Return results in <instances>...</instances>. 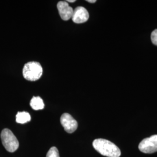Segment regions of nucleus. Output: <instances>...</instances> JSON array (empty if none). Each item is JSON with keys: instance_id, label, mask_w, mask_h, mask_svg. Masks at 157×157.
Segmentation results:
<instances>
[{"instance_id": "nucleus-11", "label": "nucleus", "mask_w": 157, "mask_h": 157, "mask_svg": "<svg viewBox=\"0 0 157 157\" xmlns=\"http://www.w3.org/2000/svg\"><path fill=\"white\" fill-rule=\"evenodd\" d=\"M151 39L153 44L157 46V29L154 30L151 33Z\"/></svg>"}, {"instance_id": "nucleus-9", "label": "nucleus", "mask_w": 157, "mask_h": 157, "mask_svg": "<svg viewBox=\"0 0 157 157\" xmlns=\"http://www.w3.org/2000/svg\"><path fill=\"white\" fill-rule=\"evenodd\" d=\"M31 121V117L27 112H18L16 115V122L18 124H24Z\"/></svg>"}, {"instance_id": "nucleus-13", "label": "nucleus", "mask_w": 157, "mask_h": 157, "mask_svg": "<svg viewBox=\"0 0 157 157\" xmlns=\"http://www.w3.org/2000/svg\"><path fill=\"white\" fill-rule=\"evenodd\" d=\"M75 1H76L75 0H71H71H68L67 2H75Z\"/></svg>"}, {"instance_id": "nucleus-2", "label": "nucleus", "mask_w": 157, "mask_h": 157, "mask_svg": "<svg viewBox=\"0 0 157 157\" xmlns=\"http://www.w3.org/2000/svg\"><path fill=\"white\" fill-rule=\"evenodd\" d=\"M43 67L37 62H29L26 63L23 68V75L29 81H36L43 75Z\"/></svg>"}, {"instance_id": "nucleus-10", "label": "nucleus", "mask_w": 157, "mask_h": 157, "mask_svg": "<svg viewBox=\"0 0 157 157\" xmlns=\"http://www.w3.org/2000/svg\"><path fill=\"white\" fill-rule=\"evenodd\" d=\"M46 157H59V154L58 149L56 147H51L47 152Z\"/></svg>"}, {"instance_id": "nucleus-6", "label": "nucleus", "mask_w": 157, "mask_h": 157, "mask_svg": "<svg viewBox=\"0 0 157 157\" xmlns=\"http://www.w3.org/2000/svg\"><path fill=\"white\" fill-rule=\"evenodd\" d=\"M57 8L62 20L68 21L72 18L73 8L69 6L67 1H59L57 4Z\"/></svg>"}, {"instance_id": "nucleus-3", "label": "nucleus", "mask_w": 157, "mask_h": 157, "mask_svg": "<svg viewBox=\"0 0 157 157\" xmlns=\"http://www.w3.org/2000/svg\"><path fill=\"white\" fill-rule=\"evenodd\" d=\"M1 139L3 146L8 151L13 152L17 150L19 146V141L10 129L2 130L1 133Z\"/></svg>"}, {"instance_id": "nucleus-5", "label": "nucleus", "mask_w": 157, "mask_h": 157, "mask_svg": "<svg viewBox=\"0 0 157 157\" xmlns=\"http://www.w3.org/2000/svg\"><path fill=\"white\" fill-rule=\"evenodd\" d=\"M60 121L63 128L69 133H72L78 128L77 121L67 113L62 114Z\"/></svg>"}, {"instance_id": "nucleus-8", "label": "nucleus", "mask_w": 157, "mask_h": 157, "mask_svg": "<svg viewBox=\"0 0 157 157\" xmlns=\"http://www.w3.org/2000/svg\"><path fill=\"white\" fill-rule=\"evenodd\" d=\"M30 105L34 110H40L44 108L43 100L40 97H33L30 101Z\"/></svg>"}, {"instance_id": "nucleus-1", "label": "nucleus", "mask_w": 157, "mask_h": 157, "mask_svg": "<svg viewBox=\"0 0 157 157\" xmlns=\"http://www.w3.org/2000/svg\"><path fill=\"white\" fill-rule=\"evenodd\" d=\"M93 146L97 151L107 157H119L121 155L120 149L111 141L103 139H95Z\"/></svg>"}, {"instance_id": "nucleus-7", "label": "nucleus", "mask_w": 157, "mask_h": 157, "mask_svg": "<svg viewBox=\"0 0 157 157\" xmlns=\"http://www.w3.org/2000/svg\"><path fill=\"white\" fill-rule=\"evenodd\" d=\"M89 14L87 10L83 6H78L73 11L72 17V21L76 23H83L88 21Z\"/></svg>"}, {"instance_id": "nucleus-4", "label": "nucleus", "mask_w": 157, "mask_h": 157, "mask_svg": "<svg viewBox=\"0 0 157 157\" xmlns=\"http://www.w3.org/2000/svg\"><path fill=\"white\" fill-rule=\"evenodd\" d=\"M140 151L146 154H152L157 151V135H152L141 141L139 145Z\"/></svg>"}, {"instance_id": "nucleus-12", "label": "nucleus", "mask_w": 157, "mask_h": 157, "mask_svg": "<svg viewBox=\"0 0 157 157\" xmlns=\"http://www.w3.org/2000/svg\"><path fill=\"white\" fill-rule=\"evenodd\" d=\"M88 2H90V3H94L96 2V1L95 0H93V1H91V0H88V1H87Z\"/></svg>"}]
</instances>
